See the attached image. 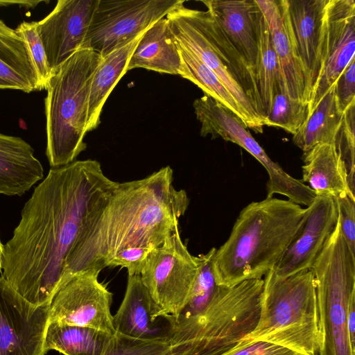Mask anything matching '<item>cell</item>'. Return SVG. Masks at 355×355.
Here are the masks:
<instances>
[{"label":"cell","instance_id":"obj_29","mask_svg":"<svg viewBox=\"0 0 355 355\" xmlns=\"http://www.w3.org/2000/svg\"><path fill=\"white\" fill-rule=\"evenodd\" d=\"M178 44L182 62L179 75L196 85L205 95L223 105L244 123L239 105L218 76L193 53Z\"/></svg>","mask_w":355,"mask_h":355},{"label":"cell","instance_id":"obj_18","mask_svg":"<svg viewBox=\"0 0 355 355\" xmlns=\"http://www.w3.org/2000/svg\"><path fill=\"white\" fill-rule=\"evenodd\" d=\"M201 2L254 72L258 57L259 18L261 14L256 0H207Z\"/></svg>","mask_w":355,"mask_h":355},{"label":"cell","instance_id":"obj_17","mask_svg":"<svg viewBox=\"0 0 355 355\" xmlns=\"http://www.w3.org/2000/svg\"><path fill=\"white\" fill-rule=\"evenodd\" d=\"M327 1L284 0L289 29L305 72L310 99L321 72L324 19Z\"/></svg>","mask_w":355,"mask_h":355},{"label":"cell","instance_id":"obj_24","mask_svg":"<svg viewBox=\"0 0 355 355\" xmlns=\"http://www.w3.org/2000/svg\"><path fill=\"white\" fill-rule=\"evenodd\" d=\"M0 89L39 90L37 73L24 40L0 19Z\"/></svg>","mask_w":355,"mask_h":355},{"label":"cell","instance_id":"obj_21","mask_svg":"<svg viewBox=\"0 0 355 355\" xmlns=\"http://www.w3.org/2000/svg\"><path fill=\"white\" fill-rule=\"evenodd\" d=\"M303 183L306 182L316 196L347 194L355 199L348 184L346 168L335 144L320 143L303 153Z\"/></svg>","mask_w":355,"mask_h":355},{"label":"cell","instance_id":"obj_4","mask_svg":"<svg viewBox=\"0 0 355 355\" xmlns=\"http://www.w3.org/2000/svg\"><path fill=\"white\" fill-rule=\"evenodd\" d=\"M184 3L166 16L177 42L218 76L239 105L246 127L262 133L266 121L254 71L207 11L188 8Z\"/></svg>","mask_w":355,"mask_h":355},{"label":"cell","instance_id":"obj_19","mask_svg":"<svg viewBox=\"0 0 355 355\" xmlns=\"http://www.w3.org/2000/svg\"><path fill=\"white\" fill-rule=\"evenodd\" d=\"M264 15L288 96L309 104L306 77L289 29L284 0H256Z\"/></svg>","mask_w":355,"mask_h":355},{"label":"cell","instance_id":"obj_27","mask_svg":"<svg viewBox=\"0 0 355 355\" xmlns=\"http://www.w3.org/2000/svg\"><path fill=\"white\" fill-rule=\"evenodd\" d=\"M344 112L336 96V83L311 113L307 121L293 137V141L303 153L320 143L335 144Z\"/></svg>","mask_w":355,"mask_h":355},{"label":"cell","instance_id":"obj_9","mask_svg":"<svg viewBox=\"0 0 355 355\" xmlns=\"http://www.w3.org/2000/svg\"><path fill=\"white\" fill-rule=\"evenodd\" d=\"M183 0H99L82 49L104 58L166 17Z\"/></svg>","mask_w":355,"mask_h":355},{"label":"cell","instance_id":"obj_30","mask_svg":"<svg viewBox=\"0 0 355 355\" xmlns=\"http://www.w3.org/2000/svg\"><path fill=\"white\" fill-rule=\"evenodd\" d=\"M309 116V104L291 98L285 82L280 81L266 117V125L282 128L294 135Z\"/></svg>","mask_w":355,"mask_h":355},{"label":"cell","instance_id":"obj_3","mask_svg":"<svg viewBox=\"0 0 355 355\" xmlns=\"http://www.w3.org/2000/svg\"><path fill=\"white\" fill-rule=\"evenodd\" d=\"M306 212L307 207L273 197L243 208L214 254L216 285L229 287L264 277L280 260Z\"/></svg>","mask_w":355,"mask_h":355},{"label":"cell","instance_id":"obj_16","mask_svg":"<svg viewBox=\"0 0 355 355\" xmlns=\"http://www.w3.org/2000/svg\"><path fill=\"white\" fill-rule=\"evenodd\" d=\"M193 106L196 118L201 123V136L209 135L211 139L222 137L245 149L265 168L270 184L279 185L285 180L286 172L268 157L235 114L205 94L196 99Z\"/></svg>","mask_w":355,"mask_h":355},{"label":"cell","instance_id":"obj_31","mask_svg":"<svg viewBox=\"0 0 355 355\" xmlns=\"http://www.w3.org/2000/svg\"><path fill=\"white\" fill-rule=\"evenodd\" d=\"M170 349L168 335L160 338L138 339L116 332L104 355H166Z\"/></svg>","mask_w":355,"mask_h":355},{"label":"cell","instance_id":"obj_37","mask_svg":"<svg viewBox=\"0 0 355 355\" xmlns=\"http://www.w3.org/2000/svg\"><path fill=\"white\" fill-rule=\"evenodd\" d=\"M336 96L342 112L355 103V57L336 82Z\"/></svg>","mask_w":355,"mask_h":355},{"label":"cell","instance_id":"obj_13","mask_svg":"<svg viewBox=\"0 0 355 355\" xmlns=\"http://www.w3.org/2000/svg\"><path fill=\"white\" fill-rule=\"evenodd\" d=\"M98 1L59 0L49 15L37 21L51 75L82 49Z\"/></svg>","mask_w":355,"mask_h":355},{"label":"cell","instance_id":"obj_34","mask_svg":"<svg viewBox=\"0 0 355 355\" xmlns=\"http://www.w3.org/2000/svg\"><path fill=\"white\" fill-rule=\"evenodd\" d=\"M216 251V248H212L207 253L200 254L198 256V272L191 297L187 306V307L196 308L195 313L207 305L217 286L213 270L214 256Z\"/></svg>","mask_w":355,"mask_h":355},{"label":"cell","instance_id":"obj_2","mask_svg":"<svg viewBox=\"0 0 355 355\" xmlns=\"http://www.w3.org/2000/svg\"><path fill=\"white\" fill-rule=\"evenodd\" d=\"M173 180L166 166L143 179L117 182L69 252L60 286L80 272H101L123 249L161 245L189 205L187 192L176 189Z\"/></svg>","mask_w":355,"mask_h":355},{"label":"cell","instance_id":"obj_39","mask_svg":"<svg viewBox=\"0 0 355 355\" xmlns=\"http://www.w3.org/2000/svg\"><path fill=\"white\" fill-rule=\"evenodd\" d=\"M347 329L351 347L355 352V298L352 299L348 307Z\"/></svg>","mask_w":355,"mask_h":355},{"label":"cell","instance_id":"obj_22","mask_svg":"<svg viewBox=\"0 0 355 355\" xmlns=\"http://www.w3.org/2000/svg\"><path fill=\"white\" fill-rule=\"evenodd\" d=\"M155 304L140 275L128 277L123 301L113 315L116 333L138 339L167 337L155 327Z\"/></svg>","mask_w":355,"mask_h":355},{"label":"cell","instance_id":"obj_33","mask_svg":"<svg viewBox=\"0 0 355 355\" xmlns=\"http://www.w3.org/2000/svg\"><path fill=\"white\" fill-rule=\"evenodd\" d=\"M354 107L355 103L345 112L335 140L336 150L346 168L349 187L353 193L355 191Z\"/></svg>","mask_w":355,"mask_h":355},{"label":"cell","instance_id":"obj_35","mask_svg":"<svg viewBox=\"0 0 355 355\" xmlns=\"http://www.w3.org/2000/svg\"><path fill=\"white\" fill-rule=\"evenodd\" d=\"M340 229L352 254H355V199L347 194L335 198Z\"/></svg>","mask_w":355,"mask_h":355},{"label":"cell","instance_id":"obj_40","mask_svg":"<svg viewBox=\"0 0 355 355\" xmlns=\"http://www.w3.org/2000/svg\"><path fill=\"white\" fill-rule=\"evenodd\" d=\"M48 3L46 1H0V6H19L26 9L33 8L41 3Z\"/></svg>","mask_w":355,"mask_h":355},{"label":"cell","instance_id":"obj_20","mask_svg":"<svg viewBox=\"0 0 355 355\" xmlns=\"http://www.w3.org/2000/svg\"><path fill=\"white\" fill-rule=\"evenodd\" d=\"M43 179L33 148L21 137L0 132V194L21 196Z\"/></svg>","mask_w":355,"mask_h":355},{"label":"cell","instance_id":"obj_23","mask_svg":"<svg viewBox=\"0 0 355 355\" xmlns=\"http://www.w3.org/2000/svg\"><path fill=\"white\" fill-rule=\"evenodd\" d=\"M181 64L178 42L165 17L144 32L130 58L127 71L144 68L179 75Z\"/></svg>","mask_w":355,"mask_h":355},{"label":"cell","instance_id":"obj_15","mask_svg":"<svg viewBox=\"0 0 355 355\" xmlns=\"http://www.w3.org/2000/svg\"><path fill=\"white\" fill-rule=\"evenodd\" d=\"M166 319L171 340L166 355H225L233 349L226 323L207 308Z\"/></svg>","mask_w":355,"mask_h":355},{"label":"cell","instance_id":"obj_32","mask_svg":"<svg viewBox=\"0 0 355 355\" xmlns=\"http://www.w3.org/2000/svg\"><path fill=\"white\" fill-rule=\"evenodd\" d=\"M15 31L24 40L29 51L37 76L39 90L46 89L51 73L38 35L37 21H24L17 26Z\"/></svg>","mask_w":355,"mask_h":355},{"label":"cell","instance_id":"obj_6","mask_svg":"<svg viewBox=\"0 0 355 355\" xmlns=\"http://www.w3.org/2000/svg\"><path fill=\"white\" fill-rule=\"evenodd\" d=\"M103 58L83 49L70 57L51 75L45 98L46 155L51 168L76 160L87 148L91 83Z\"/></svg>","mask_w":355,"mask_h":355},{"label":"cell","instance_id":"obj_36","mask_svg":"<svg viewBox=\"0 0 355 355\" xmlns=\"http://www.w3.org/2000/svg\"><path fill=\"white\" fill-rule=\"evenodd\" d=\"M153 250L143 247L123 249L112 257L107 267L125 268L128 270V276L140 275Z\"/></svg>","mask_w":355,"mask_h":355},{"label":"cell","instance_id":"obj_10","mask_svg":"<svg viewBox=\"0 0 355 355\" xmlns=\"http://www.w3.org/2000/svg\"><path fill=\"white\" fill-rule=\"evenodd\" d=\"M100 272H80L60 286L49 303V322L116 333L111 313L112 293L98 281Z\"/></svg>","mask_w":355,"mask_h":355},{"label":"cell","instance_id":"obj_26","mask_svg":"<svg viewBox=\"0 0 355 355\" xmlns=\"http://www.w3.org/2000/svg\"><path fill=\"white\" fill-rule=\"evenodd\" d=\"M112 337L94 328L49 321L44 349L45 354L55 350L63 355H104Z\"/></svg>","mask_w":355,"mask_h":355},{"label":"cell","instance_id":"obj_12","mask_svg":"<svg viewBox=\"0 0 355 355\" xmlns=\"http://www.w3.org/2000/svg\"><path fill=\"white\" fill-rule=\"evenodd\" d=\"M354 53L355 1L328 0L324 19L321 72L309 103V116L355 57Z\"/></svg>","mask_w":355,"mask_h":355},{"label":"cell","instance_id":"obj_11","mask_svg":"<svg viewBox=\"0 0 355 355\" xmlns=\"http://www.w3.org/2000/svg\"><path fill=\"white\" fill-rule=\"evenodd\" d=\"M49 304L34 305L0 276V355H44Z\"/></svg>","mask_w":355,"mask_h":355},{"label":"cell","instance_id":"obj_28","mask_svg":"<svg viewBox=\"0 0 355 355\" xmlns=\"http://www.w3.org/2000/svg\"><path fill=\"white\" fill-rule=\"evenodd\" d=\"M258 44V57L254 69L255 80L262 114L266 124V117L270 112L278 83L284 80L268 26L261 10L259 18Z\"/></svg>","mask_w":355,"mask_h":355},{"label":"cell","instance_id":"obj_41","mask_svg":"<svg viewBox=\"0 0 355 355\" xmlns=\"http://www.w3.org/2000/svg\"><path fill=\"white\" fill-rule=\"evenodd\" d=\"M3 245L0 241V271L2 270L3 266Z\"/></svg>","mask_w":355,"mask_h":355},{"label":"cell","instance_id":"obj_5","mask_svg":"<svg viewBox=\"0 0 355 355\" xmlns=\"http://www.w3.org/2000/svg\"><path fill=\"white\" fill-rule=\"evenodd\" d=\"M263 279L259 320L243 339L270 343L300 355H319V315L311 270L282 278L271 269Z\"/></svg>","mask_w":355,"mask_h":355},{"label":"cell","instance_id":"obj_25","mask_svg":"<svg viewBox=\"0 0 355 355\" xmlns=\"http://www.w3.org/2000/svg\"><path fill=\"white\" fill-rule=\"evenodd\" d=\"M144 33L128 44L103 58L91 83L88 103L87 132L98 126L103 105L117 83L127 72L130 58Z\"/></svg>","mask_w":355,"mask_h":355},{"label":"cell","instance_id":"obj_38","mask_svg":"<svg viewBox=\"0 0 355 355\" xmlns=\"http://www.w3.org/2000/svg\"><path fill=\"white\" fill-rule=\"evenodd\" d=\"M238 347L225 355H300L285 347L260 340L242 339Z\"/></svg>","mask_w":355,"mask_h":355},{"label":"cell","instance_id":"obj_1","mask_svg":"<svg viewBox=\"0 0 355 355\" xmlns=\"http://www.w3.org/2000/svg\"><path fill=\"white\" fill-rule=\"evenodd\" d=\"M116 184L88 159L51 168L34 189L3 245L1 276L26 300L49 304L69 252Z\"/></svg>","mask_w":355,"mask_h":355},{"label":"cell","instance_id":"obj_8","mask_svg":"<svg viewBox=\"0 0 355 355\" xmlns=\"http://www.w3.org/2000/svg\"><path fill=\"white\" fill-rule=\"evenodd\" d=\"M198 256L192 255L176 227L153 249L140 274L155 304L154 319L178 318L187 309L198 272Z\"/></svg>","mask_w":355,"mask_h":355},{"label":"cell","instance_id":"obj_14","mask_svg":"<svg viewBox=\"0 0 355 355\" xmlns=\"http://www.w3.org/2000/svg\"><path fill=\"white\" fill-rule=\"evenodd\" d=\"M338 212L331 196H316L307 207L304 221L279 262L272 269L282 278L310 269L335 230Z\"/></svg>","mask_w":355,"mask_h":355},{"label":"cell","instance_id":"obj_7","mask_svg":"<svg viewBox=\"0 0 355 355\" xmlns=\"http://www.w3.org/2000/svg\"><path fill=\"white\" fill-rule=\"evenodd\" d=\"M310 269L318 308L319 355H355L347 329L348 307L355 298V254L339 222Z\"/></svg>","mask_w":355,"mask_h":355}]
</instances>
